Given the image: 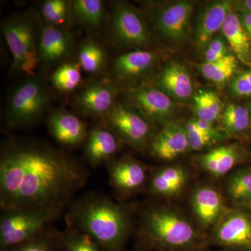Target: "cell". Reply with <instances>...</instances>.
I'll return each instance as SVG.
<instances>
[{
	"label": "cell",
	"instance_id": "obj_1",
	"mask_svg": "<svg viewBox=\"0 0 251 251\" xmlns=\"http://www.w3.org/2000/svg\"><path fill=\"white\" fill-rule=\"evenodd\" d=\"M88 177L85 165L69 153L40 142L6 140L0 155L1 211H64Z\"/></svg>",
	"mask_w": 251,
	"mask_h": 251
},
{
	"label": "cell",
	"instance_id": "obj_2",
	"mask_svg": "<svg viewBox=\"0 0 251 251\" xmlns=\"http://www.w3.org/2000/svg\"><path fill=\"white\" fill-rule=\"evenodd\" d=\"M68 227L90 236L103 251H122L132 229L128 209L110 198L90 193L69 205Z\"/></svg>",
	"mask_w": 251,
	"mask_h": 251
},
{
	"label": "cell",
	"instance_id": "obj_3",
	"mask_svg": "<svg viewBox=\"0 0 251 251\" xmlns=\"http://www.w3.org/2000/svg\"><path fill=\"white\" fill-rule=\"evenodd\" d=\"M204 245L197 229L178 211L156 205L142 212L138 240L140 251H196Z\"/></svg>",
	"mask_w": 251,
	"mask_h": 251
},
{
	"label": "cell",
	"instance_id": "obj_4",
	"mask_svg": "<svg viewBox=\"0 0 251 251\" xmlns=\"http://www.w3.org/2000/svg\"><path fill=\"white\" fill-rule=\"evenodd\" d=\"M194 2L187 0L148 2L146 16L157 34L169 45L180 47L192 37Z\"/></svg>",
	"mask_w": 251,
	"mask_h": 251
},
{
	"label": "cell",
	"instance_id": "obj_5",
	"mask_svg": "<svg viewBox=\"0 0 251 251\" xmlns=\"http://www.w3.org/2000/svg\"><path fill=\"white\" fill-rule=\"evenodd\" d=\"M1 27L12 54L11 72L32 74L39 64V36L33 18L25 14L14 15L4 20Z\"/></svg>",
	"mask_w": 251,
	"mask_h": 251
},
{
	"label": "cell",
	"instance_id": "obj_6",
	"mask_svg": "<svg viewBox=\"0 0 251 251\" xmlns=\"http://www.w3.org/2000/svg\"><path fill=\"white\" fill-rule=\"evenodd\" d=\"M62 211L37 208L2 211L0 219V250L6 251L31 240L58 219Z\"/></svg>",
	"mask_w": 251,
	"mask_h": 251
},
{
	"label": "cell",
	"instance_id": "obj_7",
	"mask_svg": "<svg viewBox=\"0 0 251 251\" xmlns=\"http://www.w3.org/2000/svg\"><path fill=\"white\" fill-rule=\"evenodd\" d=\"M49 100V92L42 77H28L10 97L6 113L8 125L20 128L34 125L44 115Z\"/></svg>",
	"mask_w": 251,
	"mask_h": 251
},
{
	"label": "cell",
	"instance_id": "obj_8",
	"mask_svg": "<svg viewBox=\"0 0 251 251\" xmlns=\"http://www.w3.org/2000/svg\"><path fill=\"white\" fill-rule=\"evenodd\" d=\"M111 29L120 45L134 50H148L152 46V32L143 13L133 5L118 1L112 9Z\"/></svg>",
	"mask_w": 251,
	"mask_h": 251
},
{
	"label": "cell",
	"instance_id": "obj_9",
	"mask_svg": "<svg viewBox=\"0 0 251 251\" xmlns=\"http://www.w3.org/2000/svg\"><path fill=\"white\" fill-rule=\"evenodd\" d=\"M103 120L122 142L136 150L149 146L154 135L153 125L128 103L117 101Z\"/></svg>",
	"mask_w": 251,
	"mask_h": 251
},
{
	"label": "cell",
	"instance_id": "obj_10",
	"mask_svg": "<svg viewBox=\"0 0 251 251\" xmlns=\"http://www.w3.org/2000/svg\"><path fill=\"white\" fill-rule=\"evenodd\" d=\"M158 62V54L153 51L133 50L115 59L110 79L120 90L137 88L152 74Z\"/></svg>",
	"mask_w": 251,
	"mask_h": 251
},
{
	"label": "cell",
	"instance_id": "obj_11",
	"mask_svg": "<svg viewBox=\"0 0 251 251\" xmlns=\"http://www.w3.org/2000/svg\"><path fill=\"white\" fill-rule=\"evenodd\" d=\"M123 92L128 104L137 109L152 125H166L179 109L177 102L153 85L145 84Z\"/></svg>",
	"mask_w": 251,
	"mask_h": 251
},
{
	"label": "cell",
	"instance_id": "obj_12",
	"mask_svg": "<svg viewBox=\"0 0 251 251\" xmlns=\"http://www.w3.org/2000/svg\"><path fill=\"white\" fill-rule=\"evenodd\" d=\"M237 208L228 211L215 226L212 242L226 250H251V215Z\"/></svg>",
	"mask_w": 251,
	"mask_h": 251
},
{
	"label": "cell",
	"instance_id": "obj_13",
	"mask_svg": "<svg viewBox=\"0 0 251 251\" xmlns=\"http://www.w3.org/2000/svg\"><path fill=\"white\" fill-rule=\"evenodd\" d=\"M110 184L117 197L125 198L136 193L146 181V168L132 157L113 158L107 163Z\"/></svg>",
	"mask_w": 251,
	"mask_h": 251
},
{
	"label": "cell",
	"instance_id": "obj_14",
	"mask_svg": "<svg viewBox=\"0 0 251 251\" xmlns=\"http://www.w3.org/2000/svg\"><path fill=\"white\" fill-rule=\"evenodd\" d=\"M120 88L110 79L90 82L76 97V106L86 116L104 118L116 103Z\"/></svg>",
	"mask_w": 251,
	"mask_h": 251
},
{
	"label": "cell",
	"instance_id": "obj_15",
	"mask_svg": "<svg viewBox=\"0 0 251 251\" xmlns=\"http://www.w3.org/2000/svg\"><path fill=\"white\" fill-rule=\"evenodd\" d=\"M74 43V35L67 29L46 25L39 32V64L49 68L59 64L71 53Z\"/></svg>",
	"mask_w": 251,
	"mask_h": 251
},
{
	"label": "cell",
	"instance_id": "obj_16",
	"mask_svg": "<svg viewBox=\"0 0 251 251\" xmlns=\"http://www.w3.org/2000/svg\"><path fill=\"white\" fill-rule=\"evenodd\" d=\"M234 3L228 0L208 2L198 15L192 37L199 51H204L208 44L221 31L227 15L233 10Z\"/></svg>",
	"mask_w": 251,
	"mask_h": 251
},
{
	"label": "cell",
	"instance_id": "obj_17",
	"mask_svg": "<svg viewBox=\"0 0 251 251\" xmlns=\"http://www.w3.org/2000/svg\"><path fill=\"white\" fill-rule=\"evenodd\" d=\"M153 156L164 161H171L190 150L187 132L184 125L170 122L153 135L150 145Z\"/></svg>",
	"mask_w": 251,
	"mask_h": 251
},
{
	"label": "cell",
	"instance_id": "obj_18",
	"mask_svg": "<svg viewBox=\"0 0 251 251\" xmlns=\"http://www.w3.org/2000/svg\"><path fill=\"white\" fill-rule=\"evenodd\" d=\"M193 214L202 227L216 226L228 211L219 190L209 185L198 186L191 197Z\"/></svg>",
	"mask_w": 251,
	"mask_h": 251
},
{
	"label": "cell",
	"instance_id": "obj_19",
	"mask_svg": "<svg viewBox=\"0 0 251 251\" xmlns=\"http://www.w3.org/2000/svg\"><path fill=\"white\" fill-rule=\"evenodd\" d=\"M85 157L91 167L96 168L113 159L120 150L122 140L105 124L95 126L86 140Z\"/></svg>",
	"mask_w": 251,
	"mask_h": 251
},
{
	"label": "cell",
	"instance_id": "obj_20",
	"mask_svg": "<svg viewBox=\"0 0 251 251\" xmlns=\"http://www.w3.org/2000/svg\"><path fill=\"white\" fill-rule=\"evenodd\" d=\"M155 87L177 102L186 101L194 93L193 80L184 64L171 62L155 79Z\"/></svg>",
	"mask_w": 251,
	"mask_h": 251
},
{
	"label": "cell",
	"instance_id": "obj_21",
	"mask_svg": "<svg viewBox=\"0 0 251 251\" xmlns=\"http://www.w3.org/2000/svg\"><path fill=\"white\" fill-rule=\"evenodd\" d=\"M48 127L54 139L69 148L83 143L89 133L85 122L72 112L64 110L51 112L48 120Z\"/></svg>",
	"mask_w": 251,
	"mask_h": 251
},
{
	"label": "cell",
	"instance_id": "obj_22",
	"mask_svg": "<svg viewBox=\"0 0 251 251\" xmlns=\"http://www.w3.org/2000/svg\"><path fill=\"white\" fill-rule=\"evenodd\" d=\"M244 158L242 148L237 144L220 145L202 155L200 165L209 174L221 177L227 175Z\"/></svg>",
	"mask_w": 251,
	"mask_h": 251
},
{
	"label": "cell",
	"instance_id": "obj_23",
	"mask_svg": "<svg viewBox=\"0 0 251 251\" xmlns=\"http://www.w3.org/2000/svg\"><path fill=\"white\" fill-rule=\"evenodd\" d=\"M221 32L238 61L251 67V41L243 27L238 13L234 10L227 15Z\"/></svg>",
	"mask_w": 251,
	"mask_h": 251
},
{
	"label": "cell",
	"instance_id": "obj_24",
	"mask_svg": "<svg viewBox=\"0 0 251 251\" xmlns=\"http://www.w3.org/2000/svg\"><path fill=\"white\" fill-rule=\"evenodd\" d=\"M187 173L181 166H169L158 170L152 175L150 191L158 197L176 196L187 181Z\"/></svg>",
	"mask_w": 251,
	"mask_h": 251
},
{
	"label": "cell",
	"instance_id": "obj_25",
	"mask_svg": "<svg viewBox=\"0 0 251 251\" xmlns=\"http://www.w3.org/2000/svg\"><path fill=\"white\" fill-rule=\"evenodd\" d=\"M72 13L74 21L82 27L97 31L105 21V3L101 0H74L72 1Z\"/></svg>",
	"mask_w": 251,
	"mask_h": 251
},
{
	"label": "cell",
	"instance_id": "obj_26",
	"mask_svg": "<svg viewBox=\"0 0 251 251\" xmlns=\"http://www.w3.org/2000/svg\"><path fill=\"white\" fill-rule=\"evenodd\" d=\"M226 192L237 208H251V168H240L229 174Z\"/></svg>",
	"mask_w": 251,
	"mask_h": 251
},
{
	"label": "cell",
	"instance_id": "obj_27",
	"mask_svg": "<svg viewBox=\"0 0 251 251\" xmlns=\"http://www.w3.org/2000/svg\"><path fill=\"white\" fill-rule=\"evenodd\" d=\"M219 120V128L228 136H241L251 129L249 109L240 104L229 103L225 107Z\"/></svg>",
	"mask_w": 251,
	"mask_h": 251
},
{
	"label": "cell",
	"instance_id": "obj_28",
	"mask_svg": "<svg viewBox=\"0 0 251 251\" xmlns=\"http://www.w3.org/2000/svg\"><path fill=\"white\" fill-rule=\"evenodd\" d=\"M197 67L204 78L216 85H221L230 80L237 73L238 59L230 53L216 62L198 64Z\"/></svg>",
	"mask_w": 251,
	"mask_h": 251
},
{
	"label": "cell",
	"instance_id": "obj_29",
	"mask_svg": "<svg viewBox=\"0 0 251 251\" xmlns=\"http://www.w3.org/2000/svg\"><path fill=\"white\" fill-rule=\"evenodd\" d=\"M225 108L219 94L211 90L201 91L193 97V112L196 118L214 123L219 120Z\"/></svg>",
	"mask_w": 251,
	"mask_h": 251
},
{
	"label": "cell",
	"instance_id": "obj_30",
	"mask_svg": "<svg viewBox=\"0 0 251 251\" xmlns=\"http://www.w3.org/2000/svg\"><path fill=\"white\" fill-rule=\"evenodd\" d=\"M77 60L81 69L85 72L92 74H99L106 64V52L98 42L87 39L79 47Z\"/></svg>",
	"mask_w": 251,
	"mask_h": 251
},
{
	"label": "cell",
	"instance_id": "obj_31",
	"mask_svg": "<svg viewBox=\"0 0 251 251\" xmlns=\"http://www.w3.org/2000/svg\"><path fill=\"white\" fill-rule=\"evenodd\" d=\"M41 13L48 24L67 29L74 21L72 1L46 0L41 4Z\"/></svg>",
	"mask_w": 251,
	"mask_h": 251
},
{
	"label": "cell",
	"instance_id": "obj_32",
	"mask_svg": "<svg viewBox=\"0 0 251 251\" xmlns=\"http://www.w3.org/2000/svg\"><path fill=\"white\" fill-rule=\"evenodd\" d=\"M50 81L59 92H70L76 90L82 81L80 66L75 62L62 63L52 73Z\"/></svg>",
	"mask_w": 251,
	"mask_h": 251
},
{
	"label": "cell",
	"instance_id": "obj_33",
	"mask_svg": "<svg viewBox=\"0 0 251 251\" xmlns=\"http://www.w3.org/2000/svg\"><path fill=\"white\" fill-rule=\"evenodd\" d=\"M6 251H64L61 232L48 227L31 240Z\"/></svg>",
	"mask_w": 251,
	"mask_h": 251
},
{
	"label": "cell",
	"instance_id": "obj_34",
	"mask_svg": "<svg viewBox=\"0 0 251 251\" xmlns=\"http://www.w3.org/2000/svg\"><path fill=\"white\" fill-rule=\"evenodd\" d=\"M61 237L64 251H103L90 236L72 227L61 232Z\"/></svg>",
	"mask_w": 251,
	"mask_h": 251
},
{
	"label": "cell",
	"instance_id": "obj_35",
	"mask_svg": "<svg viewBox=\"0 0 251 251\" xmlns=\"http://www.w3.org/2000/svg\"><path fill=\"white\" fill-rule=\"evenodd\" d=\"M184 127L187 132L190 150L193 151H200L223 139L221 137L205 134L198 130L192 119L185 124Z\"/></svg>",
	"mask_w": 251,
	"mask_h": 251
},
{
	"label": "cell",
	"instance_id": "obj_36",
	"mask_svg": "<svg viewBox=\"0 0 251 251\" xmlns=\"http://www.w3.org/2000/svg\"><path fill=\"white\" fill-rule=\"evenodd\" d=\"M229 49L230 50L224 36L216 34L204 50V62H214L224 58L230 54Z\"/></svg>",
	"mask_w": 251,
	"mask_h": 251
},
{
	"label": "cell",
	"instance_id": "obj_37",
	"mask_svg": "<svg viewBox=\"0 0 251 251\" xmlns=\"http://www.w3.org/2000/svg\"><path fill=\"white\" fill-rule=\"evenodd\" d=\"M237 13L243 27L251 41V13L241 11H238Z\"/></svg>",
	"mask_w": 251,
	"mask_h": 251
},
{
	"label": "cell",
	"instance_id": "obj_38",
	"mask_svg": "<svg viewBox=\"0 0 251 251\" xmlns=\"http://www.w3.org/2000/svg\"><path fill=\"white\" fill-rule=\"evenodd\" d=\"M235 4L237 5L239 11H247V12L251 13V0L237 1Z\"/></svg>",
	"mask_w": 251,
	"mask_h": 251
},
{
	"label": "cell",
	"instance_id": "obj_39",
	"mask_svg": "<svg viewBox=\"0 0 251 251\" xmlns=\"http://www.w3.org/2000/svg\"><path fill=\"white\" fill-rule=\"evenodd\" d=\"M244 74L246 75V77H247L249 82H250L251 85V69H250V70L247 71V72H244Z\"/></svg>",
	"mask_w": 251,
	"mask_h": 251
},
{
	"label": "cell",
	"instance_id": "obj_40",
	"mask_svg": "<svg viewBox=\"0 0 251 251\" xmlns=\"http://www.w3.org/2000/svg\"><path fill=\"white\" fill-rule=\"evenodd\" d=\"M248 108L249 109V111H250V115H251V101L250 104H249V106H248Z\"/></svg>",
	"mask_w": 251,
	"mask_h": 251
},
{
	"label": "cell",
	"instance_id": "obj_41",
	"mask_svg": "<svg viewBox=\"0 0 251 251\" xmlns=\"http://www.w3.org/2000/svg\"></svg>",
	"mask_w": 251,
	"mask_h": 251
}]
</instances>
